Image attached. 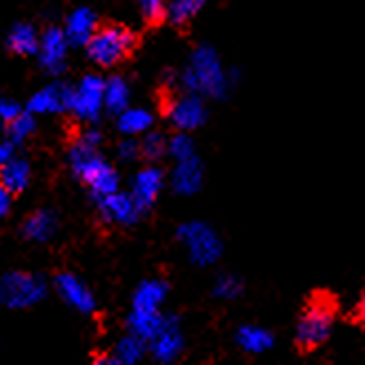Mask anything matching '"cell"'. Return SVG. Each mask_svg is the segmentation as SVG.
Segmentation results:
<instances>
[{
    "instance_id": "cell-1",
    "label": "cell",
    "mask_w": 365,
    "mask_h": 365,
    "mask_svg": "<svg viewBox=\"0 0 365 365\" xmlns=\"http://www.w3.org/2000/svg\"><path fill=\"white\" fill-rule=\"evenodd\" d=\"M103 136L96 130H85L69 148V168L76 178L87 182L94 198H105L118 192V174L101 156L98 145Z\"/></svg>"
},
{
    "instance_id": "cell-27",
    "label": "cell",
    "mask_w": 365,
    "mask_h": 365,
    "mask_svg": "<svg viewBox=\"0 0 365 365\" xmlns=\"http://www.w3.org/2000/svg\"><path fill=\"white\" fill-rule=\"evenodd\" d=\"M36 130V118L34 114L29 112H21L18 114L11 123H9V130H7V138L18 145V143H23L25 138H29Z\"/></svg>"
},
{
    "instance_id": "cell-18",
    "label": "cell",
    "mask_w": 365,
    "mask_h": 365,
    "mask_svg": "<svg viewBox=\"0 0 365 365\" xmlns=\"http://www.w3.org/2000/svg\"><path fill=\"white\" fill-rule=\"evenodd\" d=\"M58 230V218L51 210H36L29 214L23 223V234L25 239L34 243H47L53 239V234Z\"/></svg>"
},
{
    "instance_id": "cell-26",
    "label": "cell",
    "mask_w": 365,
    "mask_h": 365,
    "mask_svg": "<svg viewBox=\"0 0 365 365\" xmlns=\"http://www.w3.org/2000/svg\"><path fill=\"white\" fill-rule=\"evenodd\" d=\"M210 0H172L168 5V18L174 25H185L203 9Z\"/></svg>"
},
{
    "instance_id": "cell-5",
    "label": "cell",
    "mask_w": 365,
    "mask_h": 365,
    "mask_svg": "<svg viewBox=\"0 0 365 365\" xmlns=\"http://www.w3.org/2000/svg\"><path fill=\"white\" fill-rule=\"evenodd\" d=\"M180 245L185 247L187 257L198 267L214 265L223 254V241L207 223L203 221H187L176 232Z\"/></svg>"
},
{
    "instance_id": "cell-37",
    "label": "cell",
    "mask_w": 365,
    "mask_h": 365,
    "mask_svg": "<svg viewBox=\"0 0 365 365\" xmlns=\"http://www.w3.org/2000/svg\"><path fill=\"white\" fill-rule=\"evenodd\" d=\"M356 314H359L361 321H365V292H363V297H361V301L356 305Z\"/></svg>"
},
{
    "instance_id": "cell-36",
    "label": "cell",
    "mask_w": 365,
    "mask_h": 365,
    "mask_svg": "<svg viewBox=\"0 0 365 365\" xmlns=\"http://www.w3.org/2000/svg\"><path fill=\"white\" fill-rule=\"evenodd\" d=\"M91 365H120V363L114 359V354H109V356H98Z\"/></svg>"
},
{
    "instance_id": "cell-15",
    "label": "cell",
    "mask_w": 365,
    "mask_h": 365,
    "mask_svg": "<svg viewBox=\"0 0 365 365\" xmlns=\"http://www.w3.org/2000/svg\"><path fill=\"white\" fill-rule=\"evenodd\" d=\"M96 14L87 9V7H78L74 9L65 21V38L69 45H78V47H87V43L91 41V36L96 34L98 25H96Z\"/></svg>"
},
{
    "instance_id": "cell-22",
    "label": "cell",
    "mask_w": 365,
    "mask_h": 365,
    "mask_svg": "<svg viewBox=\"0 0 365 365\" xmlns=\"http://www.w3.org/2000/svg\"><path fill=\"white\" fill-rule=\"evenodd\" d=\"M29 165L27 160L23 158H11L9 163H5V165H0V185L7 187L11 194H18L23 192L27 185H29Z\"/></svg>"
},
{
    "instance_id": "cell-25",
    "label": "cell",
    "mask_w": 365,
    "mask_h": 365,
    "mask_svg": "<svg viewBox=\"0 0 365 365\" xmlns=\"http://www.w3.org/2000/svg\"><path fill=\"white\" fill-rule=\"evenodd\" d=\"M145 350H148V343L136 339L134 334H127L123 336L118 343H116V350H114V359L120 363V365H136Z\"/></svg>"
},
{
    "instance_id": "cell-3",
    "label": "cell",
    "mask_w": 365,
    "mask_h": 365,
    "mask_svg": "<svg viewBox=\"0 0 365 365\" xmlns=\"http://www.w3.org/2000/svg\"><path fill=\"white\" fill-rule=\"evenodd\" d=\"M334 301L327 294H314L297 325V343L303 350H317L332 332Z\"/></svg>"
},
{
    "instance_id": "cell-4",
    "label": "cell",
    "mask_w": 365,
    "mask_h": 365,
    "mask_svg": "<svg viewBox=\"0 0 365 365\" xmlns=\"http://www.w3.org/2000/svg\"><path fill=\"white\" fill-rule=\"evenodd\" d=\"M134 49V34L120 25L98 27L87 43V56L98 67H114Z\"/></svg>"
},
{
    "instance_id": "cell-10",
    "label": "cell",
    "mask_w": 365,
    "mask_h": 365,
    "mask_svg": "<svg viewBox=\"0 0 365 365\" xmlns=\"http://www.w3.org/2000/svg\"><path fill=\"white\" fill-rule=\"evenodd\" d=\"M182 348H185V339H182V332H180V323L176 317L168 314L165 325H163L160 332L148 343V350L158 363H174L180 356Z\"/></svg>"
},
{
    "instance_id": "cell-2",
    "label": "cell",
    "mask_w": 365,
    "mask_h": 365,
    "mask_svg": "<svg viewBox=\"0 0 365 365\" xmlns=\"http://www.w3.org/2000/svg\"><path fill=\"white\" fill-rule=\"evenodd\" d=\"M180 83L187 89V94L223 96V91L230 85V78L225 74L221 61H218L216 51L203 45L192 51L187 67L180 76Z\"/></svg>"
},
{
    "instance_id": "cell-7",
    "label": "cell",
    "mask_w": 365,
    "mask_h": 365,
    "mask_svg": "<svg viewBox=\"0 0 365 365\" xmlns=\"http://www.w3.org/2000/svg\"><path fill=\"white\" fill-rule=\"evenodd\" d=\"M103 89L105 81L96 74H87L71 89V107L69 112L83 123H96L103 112Z\"/></svg>"
},
{
    "instance_id": "cell-34",
    "label": "cell",
    "mask_w": 365,
    "mask_h": 365,
    "mask_svg": "<svg viewBox=\"0 0 365 365\" xmlns=\"http://www.w3.org/2000/svg\"><path fill=\"white\" fill-rule=\"evenodd\" d=\"M11 158H16V145L7 138V140H0V165H5Z\"/></svg>"
},
{
    "instance_id": "cell-12",
    "label": "cell",
    "mask_w": 365,
    "mask_h": 365,
    "mask_svg": "<svg viewBox=\"0 0 365 365\" xmlns=\"http://www.w3.org/2000/svg\"><path fill=\"white\" fill-rule=\"evenodd\" d=\"M96 205H98L101 218L109 225H134L143 214V210L136 205L132 194H123V192L98 198Z\"/></svg>"
},
{
    "instance_id": "cell-29",
    "label": "cell",
    "mask_w": 365,
    "mask_h": 365,
    "mask_svg": "<svg viewBox=\"0 0 365 365\" xmlns=\"http://www.w3.org/2000/svg\"><path fill=\"white\" fill-rule=\"evenodd\" d=\"M168 154L178 163V160H185L196 156V145L194 140L187 136V132H178L168 140Z\"/></svg>"
},
{
    "instance_id": "cell-20",
    "label": "cell",
    "mask_w": 365,
    "mask_h": 365,
    "mask_svg": "<svg viewBox=\"0 0 365 365\" xmlns=\"http://www.w3.org/2000/svg\"><path fill=\"white\" fill-rule=\"evenodd\" d=\"M41 34L29 23H16L7 34V47L18 56H34L38 53Z\"/></svg>"
},
{
    "instance_id": "cell-14",
    "label": "cell",
    "mask_w": 365,
    "mask_h": 365,
    "mask_svg": "<svg viewBox=\"0 0 365 365\" xmlns=\"http://www.w3.org/2000/svg\"><path fill=\"white\" fill-rule=\"evenodd\" d=\"M163 185H165V174H163L160 168L150 165V168H143L140 172H136V176L132 178L130 194L136 200V205L145 212L156 203Z\"/></svg>"
},
{
    "instance_id": "cell-17",
    "label": "cell",
    "mask_w": 365,
    "mask_h": 365,
    "mask_svg": "<svg viewBox=\"0 0 365 365\" xmlns=\"http://www.w3.org/2000/svg\"><path fill=\"white\" fill-rule=\"evenodd\" d=\"M203 185V165L196 156L178 160L172 170V187L176 194L190 196L200 190Z\"/></svg>"
},
{
    "instance_id": "cell-33",
    "label": "cell",
    "mask_w": 365,
    "mask_h": 365,
    "mask_svg": "<svg viewBox=\"0 0 365 365\" xmlns=\"http://www.w3.org/2000/svg\"><path fill=\"white\" fill-rule=\"evenodd\" d=\"M138 154H140V145L134 138H127L118 145V156L123 160H134V158H138Z\"/></svg>"
},
{
    "instance_id": "cell-16",
    "label": "cell",
    "mask_w": 365,
    "mask_h": 365,
    "mask_svg": "<svg viewBox=\"0 0 365 365\" xmlns=\"http://www.w3.org/2000/svg\"><path fill=\"white\" fill-rule=\"evenodd\" d=\"M168 283L163 279H145L138 283L132 297V309H140V312H160L163 303L168 299Z\"/></svg>"
},
{
    "instance_id": "cell-35",
    "label": "cell",
    "mask_w": 365,
    "mask_h": 365,
    "mask_svg": "<svg viewBox=\"0 0 365 365\" xmlns=\"http://www.w3.org/2000/svg\"><path fill=\"white\" fill-rule=\"evenodd\" d=\"M11 210V192L0 185V218H5Z\"/></svg>"
},
{
    "instance_id": "cell-28",
    "label": "cell",
    "mask_w": 365,
    "mask_h": 365,
    "mask_svg": "<svg viewBox=\"0 0 365 365\" xmlns=\"http://www.w3.org/2000/svg\"><path fill=\"white\" fill-rule=\"evenodd\" d=\"M138 145H140V154L148 160H158L168 154V138L158 132H148Z\"/></svg>"
},
{
    "instance_id": "cell-19",
    "label": "cell",
    "mask_w": 365,
    "mask_h": 365,
    "mask_svg": "<svg viewBox=\"0 0 365 365\" xmlns=\"http://www.w3.org/2000/svg\"><path fill=\"white\" fill-rule=\"evenodd\" d=\"M165 317L163 312H140V309H132L130 317H127V327H130V334L136 339L150 343L158 332L160 327L165 325Z\"/></svg>"
},
{
    "instance_id": "cell-31",
    "label": "cell",
    "mask_w": 365,
    "mask_h": 365,
    "mask_svg": "<svg viewBox=\"0 0 365 365\" xmlns=\"http://www.w3.org/2000/svg\"><path fill=\"white\" fill-rule=\"evenodd\" d=\"M138 7L150 23H158L163 16H168V0H138Z\"/></svg>"
},
{
    "instance_id": "cell-9",
    "label": "cell",
    "mask_w": 365,
    "mask_h": 365,
    "mask_svg": "<svg viewBox=\"0 0 365 365\" xmlns=\"http://www.w3.org/2000/svg\"><path fill=\"white\" fill-rule=\"evenodd\" d=\"M67 38L65 31L58 27H47L41 34V43H38V63L45 71H49L51 76L61 74L67 65Z\"/></svg>"
},
{
    "instance_id": "cell-6",
    "label": "cell",
    "mask_w": 365,
    "mask_h": 365,
    "mask_svg": "<svg viewBox=\"0 0 365 365\" xmlns=\"http://www.w3.org/2000/svg\"><path fill=\"white\" fill-rule=\"evenodd\" d=\"M47 294V283L34 272H7L0 279V301L9 309H27L41 303Z\"/></svg>"
},
{
    "instance_id": "cell-30",
    "label": "cell",
    "mask_w": 365,
    "mask_h": 365,
    "mask_svg": "<svg viewBox=\"0 0 365 365\" xmlns=\"http://www.w3.org/2000/svg\"><path fill=\"white\" fill-rule=\"evenodd\" d=\"M243 292V283L239 277H234V274H221V277L216 279L214 283V294L223 301H232L236 299Z\"/></svg>"
},
{
    "instance_id": "cell-23",
    "label": "cell",
    "mask_w": 365,
    "mask_h": 365,
    "mask_svg": "<svg viewBox=\"0 0 365 365\" xmlns=\"http://www.w3.org/2000/svg\"><path fill=\"white\" fill-rule=\"evenodd\" d=\"M152 123H154L152 112L143 107H127L125 112L118 114V130L130 138L138 134H148Z\"/></svg>"
},
{
    "instance_id": "cell-8",
    "label": "cell",
    "mask_w": 365,
    "mask_h": 365,
    "mask_svg": "<svg viewBox=\"0 0 365 365\" xmlns=\"http://www.w3.org/2000/svg\"><path fill=\"white\" fill-rule=\"evenodd\" d=\"M53 287H56L58 297L69 305L74 307L81 314H91L96 309V297L94 292L87 287V283L76 277L74 272H61L56 279H53Z\"/></svg>"
},
{
    "instance_id": "cell-11",
    "label": "cell",
    "mask_w": 365,
    "mask_h": 365,
    "mask_svg": "<svg viewBox=\"0 0 365 365\" xmlns=\"http://www.w3.org/2000/svg\"><path fill=\"white\" fill-rule=\"evenodd\" d=\"M168 118L172 120V125L180 132H190L196 130L205 123L207 112L205 105L200 101V96L196 94H182L176 96L170 105H168Z\"/></svg>"
},
{
    "instance_id": "cell-32",
    "label": "cell",
    "mask_w": 365,
    "mask_h": 365,
    "mask_svg": "<svg viewBox=\"0 0 365 365\" xmlns=\"http://www.w3.org/2000/svg\"><path fill=\"white\" fill-rule=\"evenodd\" d=\"M21 112H23V109H21V105H18L16 101L0 96V123H7L9 125Z\"/></svg>"
},
{
    "instance_id": "cell-24",
    "label": "cell",
    "mask_w": 365,
    "mask_h": 365,
    "mask_svg": "<svg viewBox=\"0 0 365 365\" xmlns=\"http://www.w3.org/2000/svg\"><path fill=\"white\" fill-rule=\"evenodd\" d=\"M127 103H130V85L125 83V78L123 76L107 78L103 89V105L107 112L120 114L127 109Z\"/></svg>"
},
{
    "instance_id": "cell-13",
    "label": "cell",
    "mask_w": 365,
    "mask_h": 365,
    "mask_svg": "<svg viewBox=\"0 0 365 365\" xmlns=\"http://www.w3.org/2000/svg\"><path fill=\"white\" fill-rule=\"evenodd\" d=\"M71 107V87L63 83H51L27 101L29 114H61L69 112Z\"/></svg>"
},
{
    "instance_id": "cell-21",
    "label": "cell",
    "mask_w": 365,
    "mask_h": 365,
    "mask_svg": "<svg viewBox=\"0 0 365 365\" xmlns=\"http://www.w3.org/2000/svg\"><path fill=\"white\" fill-rule=\"evenodd\" d=\"M236 343L241 345V350L250 354H263L274 345V336L269 330L259 325H243L239 332H236Z\"/></svg>"
}]
</instances>
